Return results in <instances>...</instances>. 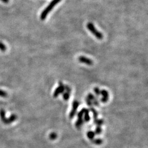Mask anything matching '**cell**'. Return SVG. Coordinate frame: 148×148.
Instances as JSON below:
<instances>
[{
  "label": "cell",
  "instance_id": "cell-3",
  "mask_svg": "<svg viewBox=\"0 0 148 148\" xmlns=\"http://www.w3.org/2000/svg\"><path fill=\"white\" fill-rule=\"evenodd\" d=\"M65 90V86L63 85L62 82L59 83V86L56 88L54 92L53 95L54 97H57L60 93H62Z\"/></svg>",
  "mask_w": 148,
  "mask_h": 148
},
{
  "label": "cell",
  "instance_id": "cell-10",
  "mask_svg": "<svg viewBox=\"0 0 148 148\" xmlns=\"http://www.w3.org/2000/svg\"><path fill=\"white\" fill-rule=\"evenodd\" d=\"M6 49L7 48L6 46H5V44H3L2 42L0 41V50H1L2 52H5Z\"/></svg>",
  "mask_w": 148,
  "mask_h": 148
},
{
  "label": "cell",
  "instance_id": "cell-9",
  "mask_svg": "<svg viewBox=\"0 0 148 148\" xmlns=\"http://www.w3.org/2000/svg\"><path fill=\"white\" fill-rule=\"evenodd\" d=\"M94 136H95V133L92 131H89L87 133V137L88 138L90 139L93 140V139L94 138Z\"/></svg>",
  "mask_w": 148,
  "mask_h": 148
},
{
  "label": "cell",
  "instance_id": "cell-21",
  "mask_svg": "<svg viewBox=\"0 0 148 148\" xmlns=\"http://www.w3.org/2000/svg\"><path fill=\"white\" fill-rule=\"evenodd\" d=\"M93 103L94 104V105H95V106H98L99 105L98 102L96 100V99H95L93 100Z\"/></svg>",
  "mask_w": 148,
  "mask_h": 148
},
{
  "label": "cell",
  "instance_id": "cell-13",
  "mask_svg": "<svg viewBox=\"0 0 148 148\" xmlns=\"http://www.w3.org/2000/svg\"><path fill=\"white\" fill-rule=\"evenodd\" d=\"M94 123L97 124L98 126H100L103 123V121L102 120H94Z\"/></svg>",
  "mask_w": 148,
  "mask_h": 148
},
{
  "label": "cell",
  "instance_id": "cell-15",
  "mask_svg": "<svg viewBox=\"0 0 148 148\" xmlns=\"http://www.w3.org/2000/svg\"><path fill=\"white\" fill-rule=\"evenodd\" d=\"M91 111L93 112V116H94V119H95V120H97V116H98V113H97V111L95 110H94L93 109V108H92L91 109Z\"/></svg>",
  "mask_w": 148,
  "mask_h": 148
},
{
  "label": "cell",
  "instance_id": "cell-12",
  "mask_svg": "<svg viewBox=\"0 0 148 148\" xmlns=\"http://www.w3.org/2000/svg\"><path fill=\"white\" fill-rule=\"evenodd\" d=\"M69 98H70V93L66 92L63 94V98H64V100H68Z\"/></svg>",
  "mask_w": 148,
  "mask_h": 148
},
{
  "label": "cell",
  "instance_id": "cell-5",
  "mask_svg": "<svg viewBox=\"0 0 148 148\" xmlns=\"http://www.w3.org/2000/svg\"><path fill=\"white\" fill-rule=\"evenodd\" d=\"M79 60L80 62L84 63V64H86L88 65H92L93 63V61L91 59L88 58L84 57V56H80L79 58Z\"/></svg>",
  "mask_w": 148,
  "mask_h": 148
},
{
  "label": "cell",
  "instance_id": "cell-22",
  "mask_svg": "<svg viewBox=\"0 0 148 148\" xmlns=\"http://www.w3.org/2000/svg\"><path fill=\"white\" fill-rule=\"evenodd\" d=\"M0 1H1L2 2H4L5 3H7L9 2L10 0H0Z\"/></svg>",
  "mask_w": 148,
  "mask_h": 148
},
{
  "label": "cell",
  "instance_id": "cell-8",
  "mask_svg": "<svg viewBox=\"0 0 148 148\" xmlns=\"http://www.w3.org/2000/svg\"><path fill=\"white\" fill-rule=\"evenodd\" d=\"M83 123V120L82 118H78V120H77L76 122V126L77 128H80Z\"/></svg>",
  "mask_w": 148,
  "mask_h": 148
},
{
  "label": "cell",
  "instance_id": "cell-14",
  "mask_svg": "<svg viewBox=\"0 0 148 148\" xmlns=\"http://www.w3.org/2000/svg\"><path fill=\"white\" fill-rule=\"evenodd\" d=\"M95 132L96 134H100V133H101V132H102V128H101L100 126H97V127L96 128V129H95Z\"/></svg>",
  "mask_w": 148,
  "mask_h": 148
},
{
  "label": "cell",
  "instance_id": "cell-17",
  "mask_svg": "<svg viewBox=\"0 0 148 148\" xmlns=\"http://www.w3.org/2000/svg\"><path fill=\"white\" fill-rule=\"evenodd\" d=\"M7 96V94L5 91L0 89V97H6Z\"/></svg>",
  "mask_w": 148,
  "mask_h": 148
},
{
  "label": "cell",
  "instance_id": "cell-16",
  "mask_svg": "<svg viewBox=\"0 0 148 148\" xmlns=\"http://www.w3.org/2000/svg\"><path fill=\"white\" fill-rule=\"evenodd\" d=\"M57 134H55V133H51V134H50V136H49L50 139H52V140H54L55 139L57 138Z\"/></svg>",
  "mask_w": 148,
  "mask_h": 148
},
{
  "label": "cell",
  "instance_id": "cell-1",
  "mask_svg": "<svg viewBox=\"0 0 148 148\" xmlns=\"http://www.w3.org/2000/svg\"><path fill=\"white\" fill-rule=\"evenodd\" d=\"M61 0H53L52 2H50V3L49 4V5L43 10L42 12L41 13V20H44L46 19L47 16L48 15V14L49 13V12L53 10L54 7L59 2H60Z\"/></svg>",
  "mask_w": 148,
  "mask_h": 148
},
{
  "label": "cell",
  "instance_id": "cell-18",
  "mask_svg": "<svg viewBox=\"0 0 148 148\" xmlns=\"http://www.w3.org/2000/svg\"><path fill=\"white\" fill-rule=\"evenodd\" d=\"M87 99H89V100H91V101H93L94 99V95L92 94H88V95H87Z\"/></svg>",
  "mask_w": 148,
  "mask_h": 148
},
{
  "label": "cell",
  "instance_id": "cell-6",
  "mask_svg": "<svg viewBox=\"0 0 148 148\" xmlns=\"http://www.w3.org/2000/svg\"><path fill=\"white\" fill-rule=\"evenodd\" d=\"M100 94L103 96L102 99H101V101L103 103H106V102H108V98H109V93H108V91L103 89L102 91H100Z\"/></svg>",
  "mask_w": 148,
  "mask_h": 148
},
{
  "label": "cell",
  "instance_id": "cell-4",
  "mask_svg": "<svg viewBox=\"0 0 148 148\" xmlns=\"http://www.w3.org/2000/svg\"><path fill=\"white\" fill-rule=\"evenodd\" d=\"M79 103L77 102V100L74 101L73 103V109H72V110L70 112L69 115V116L71 118H73V117L75 115L77 111V108L79 107Z\"/></svg>",
  "mask_w": 148,
  "mask_h": 148
},
{
  "label": "cell",
  "instance_id": "cell-7",
  "mask_svg": "<svg viewBox=\"0 0 148 148\" xmlns=\"http://www.w3.org/2000/svg\"><path fill=\"white\" fill-rule=\"evenodd\" d=\"M84 120L88 122V121L90 120V117H89V110H87V109H85L84 110Z\"/></svg>",
  "mask_w": 148,
  "mask_h": 148
},
{
  "label": "cell",
  "instance_id": "cell-20",
  "mask_svg": "<svg viewBox=\"0 0 148 148\" xmlns=\"http://www.w3.org/2000/svg\"><path fill=\"white\" fill-rule=\"evenodd\" d=\"M86 102L89 106H91L92 104V101L89 100V99H87V98L86 99Z\"/></svg>",
  "mask_w": 148,
  "mask_h": 148
},
{
  "label": "cell",
  "instance_id": "cell-2",
  "mask_svg": "<svg viewBox=\"0 0 148 148\" xmlns=\"http://www.w3.org/2000/svg\"><path fill=\"white\" fill-rule=\"evenodd\" d=\"M87 28L88 30L91 32H92L93 34V35L96 37L98 39H102L103 38V35L102 32H99L97 30L93 23H88L87 25Z\"/></svg>",
  "mask_w": 148,
  "mask_h": 148
},
{
  "label": "cell",
  "instance_id": "cell-19",
  "mask_svg": "<svg viewBox=\"0 0 148 148\" xmlns=\"http://www.w3.org/2000/svg\"><path fill=\"white\" fill-rule=\"evenodd\" d=\"M94 92H95V93L97 95H99L100 94V89H99L98 88H97V87H96V88H95L94 89Z\"/></svg>",
  "mask_w": 148,
  "mask_h": 148
},
{
  "label": "cell",
  "instance_id": "cell-11",
  "mask_svg": "<svg viewBox=\"0 0 148 148\" xmlns=\"http://www.w3.org/2000/svg\"><path fill=\"white\" fill-rule=\"evenodd\" d=\"M102 142H103L102 140L101 139H99V138L95 139H94L93 140V143H94L95 144H97V145H100V144L102 143Z\"/></svg>",
  "mask_w": 148,
  "mask_h": 148
}]
</instances>
